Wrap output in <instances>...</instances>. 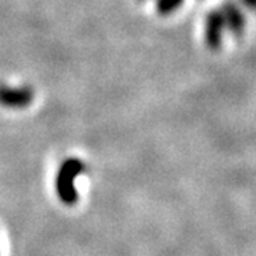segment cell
Listing matches in <instances>:
<instances>
[{
  "label": "cell",
  "instance_id": "3",
  "mask_svg": "<svg viewBox=\"0 0 256 256\" xmlns=\"http://www.w3.org/2000/svg\"><path fill=\"white\" fill-rule=\"evenodd\" d=\"M225 23L220 10H212L205 20V43L210 50H218L222 46Z\"/></svg>",
  "mask_w": 256,
  "mask_h": 256
},
{
  "label": "cell",
  "instance_id": "5",
  "mask_svg": "<svg viewBox=\"0 0 256 256\" xmlns=\"http://www.w3.org/2000/svg\"><path fill=\"white\" fill-rule=\"evenodd\" d=\"M184 3V0H160L158 2V12L161 14H170L178 9Z\"/></svg>",
  "mask_w": 256,
  "mask_h": 256
},
{
  "label": "cell",
  "instance_id": "6",
  "mask_svg": "<svg viewBox=\"0 0 256 256\" xmlns=\"http://www.w3.org/2000/svg\"><path fill=\"white\" fill-rule=\"evenodd\" d=\"M244 8H246L250 12H256V0H239Z\"/></svg>",
  "mask_w": 256,
  "mask_h": 256
},
{
  "label": "cell",
  "instance_id": "2",
  "mask_svg": "<svg viewBox=\"0 0 256 256\" xmlns=\"http://www.w3.org/2000/svg\"><path fill=\"white\" fill-rule=\"evenodd\" d=\"M220 13L224 18L225 28H228L229 33L235 37L242 36L246 28V18L238 3L232 0L225 2L220 8Z\"/></svg>",
  "mask_w": 256,
  "mask_h": 256
},
{
  "label": "cell",
  "instance_id": "1",
  "mask_svg": "<svg viewBox=\"0 0 256 256\" xmlns=\"http://www.w3.org/2000/svg\"><path fill=\"white\" fill-rule=\"evenodd\" d=\"M84 164L78 160H67L64 161L63 165L58 170V174L56 178V190L60 196V200L67 204V205H73L77 202V191L74 188V180L77 175H80L84 171Z\"/></svg>",
  "mask_w": 256,
  "mask_h": 256
},
{
  "label": "cell",
  "instance_id": "4",
  "mask_svg": "<svg viewBox=\"0 0 256 256\" xmlns=\"http://www.w3.org/2000/svg\"><path fill=\"white\" fill-rule=\"evenodd\" d=\"M32 101V90L28 87L10 88L0 86V104L8 107H26Z\"/></svg>",
  "mask_w": 256,
  "mask_h": 256
}]
</instances>
